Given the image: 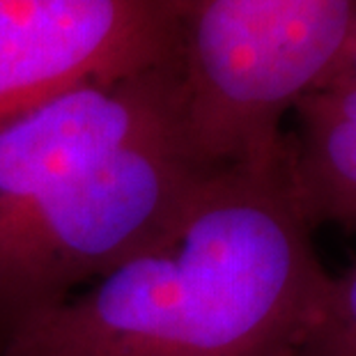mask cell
Here are the masks:
<instances>
[{
	"label": "cell",
	"instance_id": "obj_4",
	"mask_svg": "<svg viewBox=\"0 0 356 356\" xmlns=\"http://www.w3.org/2000/svg\"><path fill=\"white\" fill-rule=\"evenodd\" d=\"M168 0H0V124L88 79L170 65Z\"/></svg>",
	"mask_w": 356,
	"mask_h": 356
},
{
	"label": "cell",
	"instance_id": "obj_7",
	"mask_svg": "<svg viewBox=\"0 0 356 356\" xmlns=\"http://www.w3.org/2000/svg\"><path fill=\"white\" fill-rule=\"evenodd\" d=\"M297 356H356V262L331 276L322 310Z\"/></svg>",
	"mask_w": 356,
	"mask_h": 356
},
{
	"label": "cell",
	"instance_id": "obj_3",
	"mask_svg": "<svg viewBox=\"0 0 356 356\" xmlns=\"http://www.w3.org/2000/svg\"><path fill=\"white\" fill-rule=\"evenodd\" d=\"M207 170L165 136L0 202V336L156 239Z\"/></svg>",
	"mask_w": 356,
	"mask_h": 356
},
{
	"label": "cell",
	"instance_id": "obj_5",
	"mask_svg": "<svg viewBox=\"0 0 356 356\" xmlns=\"http://www.w3.org/2000/svg\"><path fill=\"white\" fill-rule=\"evenodd\" d=\"M179 136L172 65L88 79L0 124V202Z\"/></svg>",
	"mask_w": 356,
	"mask_h": 356
},
{
	"label": "cell",
	"instance_id": "obj_6",
	"mask_svg": "<svg viewBox=\"0 0 356 356\" xmlns=\"http://www.w3.org/2000/svg\"><path fill=\"white\" fill-rule=\"evenodd\" d=\"M292 115L287 161L306 221L356 232V88H317Z\"/></svg>",
	"mask_w": 356,
	"mask_h": 356
},
{
	"label": "cell",
	"instance_id": "obj_1",
	"mask_svg": "<svg viewBox=\"0 0 356 356\" xmlns=\"http://www.w3.org/2000/svg\"><path fill=\"white\" fill-rule=\"evenodd\" d=\"M331 276L287 140L209 168L156 239L0 336V356H297Z\"/></svg>",
	"mask_w": 356,
	"mask_h": 356
},
{
	"label": "cell",
	"instance_id": "obj_8",
	"mask_svg": "<svg viewBox=\"0 0 356 356\" xmlns=\"http://www.w3.org/2000/svg\"><path fill=\"white\" fill-rule=\"evenodd\" d=\"M324 86H345V88H356V28L347 42L345 53L340 56L336 70L331 72ZM322 88V86H320Z\"/></svg>",
	"mask_w": 356,
	"mask_h": 356
},
{
	"label": "cell",
	"instance_id": "obj_2",
	"mask_svg": "<svg viewBox=\"0 0 356 356\" xmlns=\"http://www.w3.org/2000/svg\"><path fill=\"white\" fill-rule=\"evenodd\" d=\"M179 129L200 168L283 145V122L327 83L356 0H168Z\"/></svg>",
	"mask_w": 356,
	"mask_h": 356
}]
</instances>
